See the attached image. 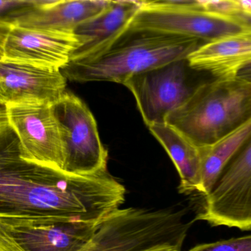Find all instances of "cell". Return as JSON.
I'll use <instances>...</instances> for the list:
<instances>
[{"label":"cell","mask_w":251,"mask_h":251,"mask_svg":"<svg viewBox=\"0 0 251 251\" xmlns=\"http://www.w3.org/2000/svg\"><path fill=\"white\" fill-rule=\"evenodd\" d=\"M54 109L64 147L63 172L91 175L107 169L108 153L100 139L95 118L87 105L66 91L54 103Z\"/></svg>","instance_id":"52a82bcc"},{"label":"cell","mask_w":251,"mask_h":251,"mask_svg":"<svg viewBox=\"0 0 251 251\" xmlns=\"http://www.w3.org/2000/svg\"><path fill=\"white\" fill-rule=\"evenodd\" d=\"M251 133V120L221 141L199 147L201 156V183L199 193L207 195L223 168Z\"/></svg>","instance_id":"e0dca14e"},{"label":"cell","mask_w":251,"mask_h":251,"mask_svg":"<svg viewBox=\"0 0 251 251\" xmlns=\"http://www.w3.org/2000/svg\"><path fill=\"white\" fill-rule=\"evenodd\" d=\"M143 1H110L95 17L81 24L74 33L80 45L72 53L70 62L94 60L120 41Z\"/></svg>","instance_id":"7c38bea8"},{"label":"cell","mask_w":251,"mask_h":251,"mask_svg":"<svg viewBox=\"0 0 251 251\" xmlns=\"http://www.w3.org/2000/svg\"><path fill=\"white\" fill-rule=\"evenodd\" d=\"M60 70L0 60V101L4 105L54 104L65 94Z\"/></svg>","instance_id":"30bf717a"},{"label":"cell","mask_w":251,"mask_h":251,"mask_svg":"<svg viewBox=\"0 0 251 251\" xmlns=\"http://www.w3.org/2000/svg\"><path fill=\"white\" fill-rule=\"evenodd\" d=\"M251 28L237 18L193 8L189 0H159L143 1L126 34L157 32L197 38L205 44Z\"/></svg>","instance_id":"5b68a950"},{"label":"cell","mask_w":251,"mask_h":251,"mask_svg":"<svg viewBox=\"0 0 251 251\" xmlns=\"http://www.w3.org/2000/svg\"><path fill=\"white\" fill-rule=\"evenodd\" d=\"M109 2L110 0H30L6 17L21 28L74 33L81 24L101 13Z\"/></svg>","instance_id":"4fadbf2b"},{"label":"cell","mask_w":251,"mask_h":251,"mask_svg":"<svg viewBox=\"0 0 251 251\" xmlns=\"http://www.w3.org/2000/svg\"><path fill=\"white\" fill-rule=\"evenodd\" d=\"M110 50L94 60L69 62L63 76L79 83L108 81L123 84L133 76L187 58L204 44L201 40L157 32L126 34Z\"/></svg>","instance_id":"3957f363"},{"label":"cell","mask_w":251,"mask_h":251,"mask_svg":"<svg viewBox=\"0 0 251 251\" xmlns=\"http://www.w3.org/2000/svg\"><path fill=\"white\" fill-rule=\"evenodd\" d=\"M5 107L7 123L19 139L23 157L63 172L64 147L54 104L7 105Z\"/></svg>","instance_id":"9c48e42d"},{"label":"cell","mask_w":251,"mask_h":251,"mask_svg":"<svg viewBox=\"0 0 251 251\" xmlns=\"http://www.w3.org/2000/svg\"><path fill=\"white\" fill-rule=\"evenodd\" d=\"M100 224L69 222L47 225H3L26 251H80L94 237Z\"/></svg>","instance_id":"9a60e30c"},{"label":"cell","mask_w":251,"mask_h":251,"mask_svg":"<svg viewBox=\"0 0 251 251\" xmlns=\"http://www.w3.org/2000/svg\"><path fill=\"white\" fill-rule=\"evenodd\" d=\"M13 22L6 16H0V60L4 56V46L9 32L13 28Z\"/></svg>","instance_id":"7402d4cb"},{"label":"cell","mask_w":251,"mask_h":251,"mask_svg":"<svg viewBox=\"0 0 251 251\" xmlns=\"http://www.w3.org/2000/svg\"><path fill=\"white\" fill-rule=\"evenodd\" d=\"M251 120V79H215L201 84L179 109L167 116L198 147H209Z\"/></svg>","instance_id":"7a4b0ae2"},{"label":"cell","mask_w":251,"mask_h":251,"mask_svg":"<svg viewBox=\"0 0 251 251\" xmlns=\"http://www.w3.org/2000/svg\"><path fill=\"white\" fill-rule=\"evenodd\" d=\"M79 45L75 33L13 25L4 43L3 59L61 71Z\"/></svg>","instance_id":"8fae6325"},{"label":"cell","mask_w":251,"mask_h":251,"mask_svg":"<svg viewBox=\"0 0 251 251\" xmlns=\"http://www.w3.org/2000/svg\"><path fill=\"white\" fill-rule=\"evenodd\" d=\"M239 1L243 11L251 13V0H239Z\"/></svg>","instance_id":"cb8c5ba5"},{"label":"cell","mask_w":251,"mask_h":251,"mask_svg":"<svg viewBox=\"0 0 251 251\" xmlns=\"http://www.w3.org/2000/svg\"><path fill=\"white\" fill-rule=\"evenodd\" d=\"M148 128L175 165L181 179L180 193L199 192L201 183L200 148L168 124H154Z\"/></svg>","instance_id":"2e32d148"},{"label":"cell","mask_w":251,"mask_h":251,"mask_svg":"<svg viewBox=\"0 0 251 251\" xmlns=\"http://www.w3.org/2000/svg\"><path fill=\"white\" fill-rule=\"evenodd\" d=\"M195 7L206 13L225 17L236 18L243 11L239 0L196 1Z\"/></svg>","instance_id":"ac0fdd59"},{"label":"cell","mask_w":251,"mask_h":251,"mask_svg":"<svg viewBox=\"0 0 251 251\" xmlns=\"http://www.w3.org/2000/svg\"><path fill=\"white\" fill-rule=\"evenodd\" d=\"M188 251H251V235L205 243Z\"/></svg>","instance_id":"d6986e66"},{"label":"cell","mask_w":251,"mask_h":251,"mask_svg":"<svg viewBox=\"0 0 251 251\" xmlns=\"http://www.w3.org/2000/svg\"><path fill=\"white\" fill-rule=\"evenodd\" d=\"M0 251H26L16 241L14 237L0 222Z\"/></svg>","instance_id":"ffe728a7"},{"label":"cell","mask_w":251,"mask_h":251,"mask_svg":"<svg viewBox=\"0 0 251 251\" xmlns=\"http://www.w3.org/2000/svg\"><path fill=\"white\" fill-rule=\"evenodd\" d=\"M187 59L133 76L124 85L132 93L148 127L165 123L167 116L189 100L201 84L193 83Z\"/></svg>","instance_id":"ba28073f"},{"label":"cell","mask_w":251,"mask_h":251,"mask_svg":"<svg viewBox=\"0 0 251 251\" xmlns=\"http://www.w3.org/2000/svg\"><path fill=\"white\" fill-rule=\"evenodd\" d=\"M191 69L215 79H233L251 66V28L205 43L187 57Z\"/></svg>","instance_id":"5bb4252c"},{"label":"cell","mask_w":251,"mask_h":251,"mask_svg":"<svg viewBox=\"0 0 251 251\" xmlns=\"http://www.w3.org/2000/svg\"><path fill=\"white\" fill-rule=\"evenodd\" d=\"M184 210L127 208L110 214L80 251H180L193 222Z\"/></svg>","instance_id":"277c9868"},{"label":"cell","mask_w":251,"mask_h":251,"mask_svg":"<svg viewBox=\"0 0 251 251\" xmlns=\"http://www.w3.org/2000/svg\"><path fill=\"white\" fill-rule=\"evenodd\" d=\"M30 0H0V16L7 15L26 6Z\"/></svg>","instance_id":"44dd1931"},{"label":"cell","mask_w":251,"mask_h":251,"mask_svg":"<svg viewBox=\"0 0 251 251\" xmlns=\"http://www.w3.org/2000/svg\"><path fill=\"white\" fill-rule=\"evenodd\" d=\"M203 197L196 221L251 231V133Z\"/></svg>","instance_id":"8992f818"},{"label":"cell","mask_w":251,"mask_h":251,"mask_svg":"<svg viewBox=\"0 0 251 251\" xmlns=\"http://www.w3.org/2000/svg\"><path fill=\"white\" fill-rule=\"evenodd\" d=\"M107 169L77 175L26 160L7 122L0 124V222L5 225L100 224L125 201Z\"/></svg>","instance_id":"6da1fadb"},{"label":"cell","mask_w":251,"mask_h":251,"mask_svg":"<svg viewBox=\"0 0 251 251\" xmlns=\"http://www.w3.org/2000/svg\"><path fill=\"white\" fill-rule=\"evenodd\" d=\"M236 18L240 19L242 22H244L246 25L251 27V13H246V12L242 11V13Z\"/></svg>","instance_id":"603a6c76"},{"label":"cell","mask_w":251,"mask_h":251,"mask_svg":"<svg viewBox=\"0 0 251 251\" xmlns=\"http://www.w3.org/2000/svg\"><path fill=\"white\" fill-rule=\"evenodd\" d=\"M7 122L6 119V107L1 101H0V124Z\"/></svg>","instance_id":"d4e9b609"}]
</instances>
